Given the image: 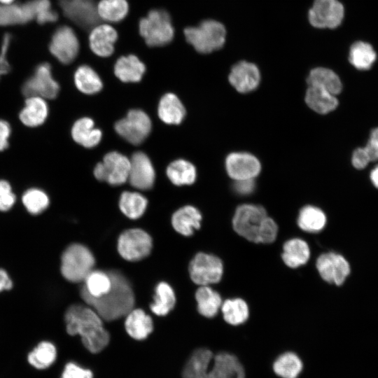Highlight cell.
I'll return each instance as SVG.
<instances>
[{
  "label": "cell",
  "instance_id": "obj_1",
  "mask_svg": "<svg viewBox=\"0 0 378 378\" xmlns=\"http://www.w3.org/2000/svg\"><path fill=\"white\" fill-rule=\"evenodd\" d=\"M111 279L110 290L99 298L90 296L82 287L81 298L106 321H112L125 316L134 305V294L126 276L119 270L107 272Z\"/></svg>",
  "mask_w": 378,
  "mask_h": 378
},
{
  "label": "cell",
  "instance_id": "obj_2",
  "mask_svg": "<svg viewBox=\"0 0 378 378\" xmlns=\"http://www.w3.org/2000/svg\"><path fill=\"white\" fill-rule=\"evenodd\" d=\"M64 321L68 334L80 335L90 352L99 353L108 345L109 333L104 327L103 319L91 307L78 304L70 306Z\"/></svg>",
  "mask_w": 378,
  "mask_h": 378
},
{
  "label": "cell",
  "instance_id": "obj_3",
  "mask_svg": "<svg viewBox=\"0 0 378 378\" xmlns=\"http://www.w3.org/2000/svg\"><path fill=\"white\" fill-rule=\"evenodd\" d=\"M242 365L232 354L220 352L214 356L206 348L196 349L187 360L183 378H236Z\"/></svg>",
  "mask_w": 378,
  "mask_h": 378
},
{
  "label": "cell",
  "instance_id": "obj_4",
  "mask_svg": "<svg viewBox=\"0 0 378 378\" xmlns=\"http://www.w3.org/2000/svg\"><path fill=\"white\" fill-rule=\"evenodd\" d=\"M232 226L238 234L254 243H272L278 232L276 223L267 216L265 209L251 204H241L237 208Z\"/></svg>",
  "mask_w": 378,
  "mask_h": 378
},
{
  "label": "cell",
  "instance_id": "obj_5",
  "mask_svg": "<svg viewBox=\"0 0 378 378\" xmlns=\"http://www.w3.org/2000/svg\"><path fill=\"white\" fill-rule=\"evenodd\" d=\"M57 12L50 0H29L24 3L0 4V27L23 24L31 21L40 24L55 22Z\"/></svg>",
  "mask_w": 378,
  "mask_h": 378
},
{
  "label": "cell",
  "instance_id": "obj_6",
  "mask_svg": "<svg viewBox=\"0 0 378 378\" xmlns=\"http://www.w3.org/2000/svg\"><path fill=\"white\" fill-rule=\"evenodd\" d=\"M183 33L187 43L202 55L219 51L226 43L225 26L213 18L203 19L197 25L185 28Z\"/></svg>",
  "mask_w": 378,
  "mask_h": 378
},
{
  "label": "cell",
  "instance_id": "obj_7",
  "mask_svg": "<svg viewBox=\"0 0 378 378\" xmlns=\"http://www.w3.org/2000/svg\"><path fill=\"white\" fill-rule=\"evenodd\" d=\"M95 260L90 250L80 244H72L63 252L61 258V272L69 281H83L93 270Z\"/></svg>",
  "mask_w": 378,
  "mask_h": 378
},
{
  "label": "cell",
  "instance_id": "obj_8",
  "mask_svg": "<svg viewBox=\"0 0 378 378\" xmlns=\"http://www.w3.org/2000/svg\"><path fill=\"white\" fill-rule=\"evenodd\" d=\"M139 33L150 47L168 44L174 37V30L169 13L164 10H152L139 22Z\"/></svg>",
  "mask_w": 378,
  "mask_h": 378
},
{
  "label": "cell",
  "instance_id": "obj_9",
  "mask_svg": "<svg viewBox=\"0 0 378 378\" xmlns=\"http://www.w3.org/2000/svg\"><path fill=\"white\" fill-rule=\"evenodd\" d=\"M344 15V6L339 0H313L307 16L313 28L333 30L342 24Z\"/></svg>",
  "mask_w": 378,
  "mask_h": 378
},
{
  "label": "cell",
  "instance_id": "obj_10",
  "mask_svg": "<svg viewBox=\"0 0 378 378\" xmlns=\"http://www.w3.org/2000/svg\"><path fill=\"white\" fill-rule=\"evenodd\" d=\"M150 236L138 228L129 229L120 234L118 240V251L128 261H139L147 257L151 251Z\"/></svg>",
  "mask_w": 378,
  "mask_h": 378
},
{
  "label": "cell",
  "instance_id": "obj_11",
  "mask_svg": "<svg viewBox=\"0 0 378 378\" xmlns=\"http://www.w3.org/2000/svg\"><path fill=\"white\" fill-rule=\"evenodd\" d=\"M191 280L200 286H209L219 282L223 273L221 260L211 254L198 253L189 264Z\"/></svg>",
  "mask_w": 378,
  "mask_h": 378
},
{
  "label": "cell",
  "instance_id": "obj_12",
  "mask_svg": "<svg viewBox=\"0 0 378 378\" xmlns=\"http://www.w3.org/2000/svg\"><path fill=\"white\" fill-rule=\"evenodd\" d=\"M130 161L122 154L113 151L108 153L94 169L95 178L112 186H118L128 180Z\"/></svg>",
  "mask_w": 378,
  "mask_h": 378
},
{
  "label": "cell",
  "instance_id": "obj_13",
  "mask_svg": "<svg viewBox=\"0 0 378 378\" xmlns=\"http://www.w3.org/2000/svg\"><path fill=\"white\" fill-rule=\"evenodd\" d=\"M151 121L148 115L141 110H130L127 115L115 125L117 133L134 145L142 143L151 131Z\"/></svg>",
  "mask_w": 378,
  "mask_h": 378
},
{
  "label": "cell",
  "instance_id": "obj_14",
  "mask_svg": "<svg viewBox=\"0 0 378 378\" xmlns=\"http://www.w3.org/2000/svg\"><path fill=\"white\" fill-rule=\"evenodd\" d=\"M24 96H37L45 99L55 98L59 91V86L54 79L51 66L48 63L39 64L34 74L24 83L22 88Z\"/></svg>",
  "mask_w": 378,
  "mask_h": 378
},
{
  "label": "cell",
  "instance_id": "obj_15",
  "mask_svg": "<svg viewBox=\"0 0 378 378\" xmlns=\"http://www.w3.org/2000/svg\"><path fill=\"white\" fill-rule=\"evenodd\" d=\"M63 14L84 29L94 28L100 18L94 0H59Z\"/></svg>",
  "mask_w": 378,
  "mask_h": 378
},
{
  "label": "cell",
  "instance_id": "obj_16",
  "mask_svg": "<svg viewBox=\"0 0 378 378\" xmlns=\"http://www.w3.org/2000/svg\"><path fill=\"white\" fill-rule=\"evenodd\" d=\"M227 80L239 92L248 93L258 87L261 80V71L256 63L240 59L231 66Z\"/></svg>",
  "mask_w": 378,
  "mask_h": 378
},
{
  "label": "cell",
  "instance_id": "obj_17",
  "mask_svg": "<svg viewBox=\"0 0 378 378\" xmlns=\"http://www.w3.org/2000/svg\"><path fill=\"white\" fill-rule=\"evenodd\" d=\"M49 50L61 63L72 62L79 50V42L74 31L68 26L57 29L51 37Z\"/></svg>",
  "mask_w": 378,
  "mask_h": 378
},
{
  "label": "cell",
  "instance_id": "obj_18",
  "mask_svg": "<svg viewBox=\"0 0 378 378\" xmlns=\"http://www.w3.org/2000/svg\"><path fill=\"white\" fill-rule=\"evenodd\" d=\"M316 265L324 281L337 286L344 283L350 272L347 260L342 255L333 252L321 254L317 258Z\"/></svg>",
  "mask_w": 378,
  "mask_h": 378
},
{
  "label": "cell",
  "instance_id": "obj_19",
  "mask_svg": "<svg viewBox=\"0 0 378 378\" xmlns=\"http://www.w3.org/2000/svg\"><path fill=\"white\" fill-rule=\"evenodd\" d=\"M225 169L234 181L254 179L260 172L261 164L258 159L251 153L234 152L227 156Z\"/></svg>",
  "mask_w": 378,
  "mask_h": 378
},
{
  "label": "cell",
  "instance_id": "obj_20",
  "mask_svg": "<svg viewBox=\"0 0 378 378\" xmlns=\"http://www.w3.org/2000/svg\"><path fill=\"white\" fill-rule=\"evenodd\" d=\"M128 181L139 190L150 189L155 181V173L149 158L143 152L134 153L130 159Z\"/></svg>",
  "mask_w": 378,
  "mask_h": 378
},
{
  "label": "cell",
  "instance_id": "obj_21",
  "mask_svg": "<svg viewBox=\"0 0 378 378\" xmlns=\"http://www.w3.org/2000/svg\"><path fill=\"white\" fill-rule=\"evenodd\" d=\"M118 38L115 29L103 24L94 27L89 36V44L92 51L100 57H108L114 51V43Z\"/></svg>",
  "mask_w": 378,
  "mask_h": 378
},
{
  "label": "cell",
  "instance_id": "obj_22",
  "mask_svg": "<svg viewBox=\"0 0 378 378\" xmlns=\"http://www.w3.org/2000/svg\"><path fill=\"white\" fill-rule=\"evenodd\" d=\"M48 115V106L44 98L27 97L19 113L21 122L27 127H36L45 122Z\"/></svg>",
  "mask_w": 378,
  "mask_h": 378
},
{
  "label": "cell",
  "instance_id": "obj_23",
  "mask_svg": "<svg viewBox=\"0 0 378 378\" xmlns=\"http://www.w3.org/2000/svg\"><path fill=\"white\" fill-rule=\"evenodd\" d=\"M306 81L308 86L322 88L335 96L342 90V83L340 76L328 67L312 68L309 71Z\"/></svg>",
  "mask_w": 378,
  "mask_h": 378
},
{
  "label": "cell",
  "instance_id": "obj_24",
  "mask_svg": "<svg viewBox=\"0 0 378 378\" xmlns=\"http://www.w3.org/2000/svg\"><path fill=\"white\" fill-rule=\"evenodd\" d=\"M125 328L127 334L136 340L146 339L153 330L150 316L141 309H132L126 316Z\"/></svg>",
  "mask_w": 378,
  "mask_h": 378
},
{
  "label": "cell",
  "instance_id": "obj_25",
  "mask_svg": "<svg viewBox=\"0 0 378 378\" xmlns=\"http://www.w3.org/2000/svg\"><path fill=\"white\" fill-rule=\"evenodd\" d=\"M202 215L199 210L192 206H185L178 209L172 217L174 229L184 236H190L194 230L200 227Z\"/></svg>",
  "mask_w": 378,
  "mask_h": 378
},
{
  "label": "cell",
  "instance_id": "obj_26",
  "mask_svg": "<svg viewBox=\"0 0 378 378\" xmlns=\"http://www.w3.org/2000/svg\"><path fill=\"white\" fill-rule=\"evenodd\" d=\"M305 102L311 109L320 114H326L334 111L339 104L337 96L314 86H308Z\"/></svg>",
  "mask_w": 378,
  "mask_h": 378
},
{
  "label": "cell",
  "instance_id": "obj_27",
  "mask_svg": "<svg viewBox=\"0 0 378 378\" xmlns=\"http://www.w3.org/2000/svg\"><path fill=\"white\" fill-rule=\"evenodd\" d=\"M71 136L78 144L85 148H92L100 142L102 132L94 127V121L91 118H82L74 124Z\"/></svg>",
  "mask_w": 378,
  "mask_h": 378
},
{
  "label": "cell",
  "instance_id": "obj_28",
  "mask_svg": "<svg viewBox=\"0 0 378 378\" xmlns=\"http://www.w3.org/2000/svg\"><path fill=\"white\" fill-rule=\"evenodd\" d=\"M145 71L144 64L134 55L120 57L114 66L115 75L122 82H139Z\"/></svg>",
  "mask_w": 378,
  "mask_h": 378
},
{
  "label": "cell",
  "instance_id": "obj_29",
  "mask_svg": "<svg viewBox=\"0 0 378 378\" xmlns=\"http://www.w3.org/2000/svg\"><path fill=\"white\" fill-rule=\"evenodd\" d=\"M309 256V247L307 243L301 239H291L284 244L282 260L290 268H296L306 264Z\"/></svg>",
  "mask_w": 378,
  "mask_h": 378
},
{
  "label": "cell",
  "instance_id": "obj_30",
  "mask_svg": "<svg viewBox=\"0 0 378 378\" xmlns=\"http://www.w3.org/2000/svg\"><path fill=\"white\" fill-rule=\"evenodd\" d=\"M186 115V109L179 99L172 93L164 94L158 105V115L165 123L180 124Z\"/></svg>",
  "mask_w": 378,
  "mask_h": 378
},
{
  "label": "cell",
  "instance_id": "obj_31",
  "mask_svg": "<svg viewBox=\"0 0 378 378\" xmlns=\"http://www.w3.org/2000/svg\"><path fill=\"white\" fill-rule=\"evenodd\" d=\"M199 313L206 317L215 316L222 305L220 295L209 286H201L195 293Z\"/></svg>",
  "mask_w": 378,
  "mask_h": 378
},
{
  "label": "cell",
  "instance_id": "obj_32",
  "mask_svg": "<svg viewBox=\"0 0 378 378\" xmlns=\"http://www.w3.org/2000/svg\"><path fill=\"white\" fill-rule=\"evenodd\" d=\"M302 369L301 358L291 351L280 354L272 364L274 372L281 378H298Z\"/></svg>",
  "mask_w": 378,
  "mask_h": 378
},
{
  "label": "cell",
  "instance_id": "obj_33",
  "mask_svg": "<svg viewBox=\"0 0 378 378\" xmlns=\"http://www.w3.org/2000/svg\"><path fill=\"white\" fill-rule=\"evenodd\" d=\"M377 59V54L372 46L364 41L354 43L349 52L350 64L358 70L370 69Z\"/></svg>",
  "mask_w": 378,
  "mask_h": 378
},
{
  "label": "cell",
  "instance_id": "obj_34",
  "mask_svg": "<svg viewBox=\"0 0 378 378\" xmlns=\"http://www.w3.org/2000/svg\"><path fill=\"white\" fill-rule=\"evenodd\" d=\"M169 179L176 186L192 184L196 179L197 172L195 166L185 160H177L167 168Z\"/></svg>",
  "mask_w": 378,
  "mask_h": 378
},
{
  "label": "cell",
  "instance_id": "obj_35",
  "mask_svg": "<svg viewBox=\"0 0 378 378\" xmlns=\"http://www.w3.org/2000/svg\"><path fill=\"white\" fill-rule=\"evenodd\" d=\"M326 216L318 207L307 205L301 209L298 217V225L307 232H317L325 227Z\"/></svg>",
  "mask_w": 378,
  "mask_h": 378
},
{
  "label": "cell",
  "instance_id": "obj_36",
  "mask_svg": "<svg viewBox=\"0 0 378 378\" xmlns=\"http://www.w3.org/2000/svg\"><path fill=\"white\" fill-rule=\"evenodd\" d=\"M176 297L172 288L166 282L159 283L155 289L150 310L158 316H165L174 308Z\"/></svg>",
  "mask_w": 378,
  "mask_h": 378
},
{
  "label": "cell",
  "instance_id": "obj_37",
  "mask_svg": "<svg viewBox=\"0 0 378 378\" xmlns=\"http://www.w3.org/2000/svg\"><path fill=\"white\" fill-rule=\"evenodd\" d=\"M148 201L145 197L136 192H123L120 197V211L129 218L137 219L145 212Z\"/></svg>",
  "mask_w": 378,
  "mask_h": 378
},
{
  "label": "cell",
  "instance_id": "obj_38",
  "mask_svg": "<svg viewBox=\"0 0 378 378\" xmlns=\"http://www.w3.org/2000/svg\"><path fill=\"white\" fill-rule=\"evenodd\" d=\"M74 82L78 90L92 94L102 88V82L98 74L89 66H79L74 74Z\"/></svg>",
  "mask_w": 378,
  "mask_h": 378
},
{
  "label": "cell",
  "instance_id": "obj_39",
  "mask_svg": "<svg viewBox=\"0 0 378 378\" xmlns=\"http://www.w3.org/2000/svg\"><path fill=\"white\" fill-rule=\"evenodd\" d=\"M56 358L55 346L50 342L43 341L29 352L27 360L34 368L44 370L49 368L55 361Z\"/></svg>",
  "mask_w": 378,
  "mask_h": 378
},
{
  "label": "cell",
  "instance_id": "obj_40",
  "mask_svg": "<svg viewBox=\"0 0 378 378\" xmlns=\"http://www.w3.org/2000/svg\"><path fill=\"white\" fill-rule=\"evenodd\" d=\"M224 320L229 324L237 326L244 323L248 317V307L241 298L228 299L221 305Z\"/></svg>",
  "mask_w": 378,
  "mask_h": 378
},
{
  "label": "cell",
  "instance_id": "obj_41",
  "mask_svg": "<svg viewBox=\"0 0 378 378\" xmlns=\"http://www.w3.org/2000/svg\"><path fill=\"white\" fill-rule=\"evenodd\" d=\"M82 286L90 296L99 298L107 293L112 286L111 279L108 272L92 270L83 281Z\"/></svg>",
  "mask_w": 378,
  "mask_h": 378
},
{
  "label": "cell",
  "instance_id": "obj_42",
  "mask_svg": "<svg viewBox=\"0 0 378 378\" xmlns=\"http://www.w3.org/2000/svg\"><path fill=\"white\" fill-rule=\"evenodd\" d=\"M97 7L100 19L110 22L122 20L129 10L126 0H100Z\"/></svg>",
  "mask_w": 378,
  "mask_h": 378
},
{
  "label": "cell",
  "instance_id": "obj_43",
  "mask_svg": "<svg viewBox=\"0 0 378 378\" xmlns=\"http://www.w3.org/2000/svg\"><path fill=\"white\" fill-rule=\"evenodd\" d=\"M22 200L25 209L31 214H41L50 203L48 195L43 190L36 188L27 190Z\"/></svg>",
  "mask_w": 378,
  "mask_h": 378
},
{
  "label": "cell",
  "instance_id": "obj_44",
  "mask_svg": "<svg viewBox=\"0 0 378 378\" xmlns=\"http://www.w3.org/2000/svg\"><path fill=\"white\" fill-rule=\"evenodd\" d=\"M15 200L16 197L10 184L5 180H0V211H6L10 209Z\"/></svg>",
  "mask_w": 378,
  "mask_h": 378
},
{
  "label": "cell",
  "instance_id": "obj_45",
  "mask_svg": "<svg viewBox=\"0 0 378 378\" xmlns=\"http://www.w3.org/2000/svg\"><path fill=\"white\" fill-rule=\"evenodd\" d=\"M61 378H93V374L90 370L69 362L65 365Z\"/></svg>",
  "mask_w": 378,
  "mask_h": 378
},
{
  "label": "cell",
  "instance_id": "obj_46",
  "mask_svg": "<svg viewBox=\"0 0 378 378\" xmlns=\"http://www.w3.org/2000/svg\"><path fill=\"white\" fill-rule=\"evenodd\" d=\"M372 162L365 146L356 148L351 155V164L356 169H363Z\"/></svg>",
  "mask_w": 378,
  "mask_h": 378
},
{
  "label": "cell",
  "instance_id": "obj_47",
  "mask_svg": "<svg viewBox=\"0 0 378 378\" xmlns=\"http://www.w3.org/2000/svg\"><path fill=\"white\" fill-rule=\"evenodd\" d=\"M10 41V36L9 34H5L1 46L0 52V73L1 74H7L10 69V64L7 59L8 47Z\"/></svg>",
  "mask_w": 378,
  "mask_h": 378
},
{
  "label": "cell",
  "instance_id": "obj_48",
  "mask_svg": "<svg viewBox=\"0 0 378 378\" xmlns=\"http://www.w3.org/2000/svg\"><path fill=\"white\" fill-rule=\"evenodd\" d=\"M232 187L237 194L247 195L253 192L255 183L254 179L235 180Z\"/></svg>",
  "mask_w": 378,
  "mask_h": 378
},
{
  "label": "cell",
  "instance_id": "obj_49",
  "mask_svg": "<svg viewBox=\"0 0 378 378\" xmlns=\"http://www.w3.org/2000/svg\"><path fill=\"white\" fill-rule=\"evenodd\" d=\"M372 161L378 160V127L372 129L365 145Z\"/></svg>",
  "mask_w": 378,
  "mask_h": 378
},
{
  "label": "cell",
  "instance_id": "obj_50",
  "mask_svg": "<svg viewBox=\"0 0 378 378\" xmlns=\"http://www.w3.org/2000/svg\"><path fill=\"white\" fill-rule=\"evenodd\" d=\"M11 134V128L8 122L0 120V151L8 146V139Z\"/></svg>",
  "mask_w": 378,
  "mask_h": 378
},
{
  "label": "cell",
  "instance_id": "obj_51",
  "mask_svg": "<svg viewBox=\"0 0 378 378\" xmlns=\"http://www.w3.org/2000/svg\"><path fill=\"white\" fill-rule=\"evenodd\" d=\"M12 281L4 270L0 269V292L12 288Z\"/></svg>",
  "mask_w": 378,
  "mask_h": 378
},
{
  "label": "cell",
  "instance_id": "obj_52",
  "mask_svg": "<svg viewBox=\"0 0 378 378\" xmlns=\"http://www.w3.org/2000/svg\"><path fill=\"white\" fill-rule=\"evenodd\" d=\"M370 180L372 184L378 189V163L371 169Z\"/></svg>",
  "mask_w": 378,
  "mask_h": 378
},
{
  "label": "cell",
  "instance_id": "obj_53",
  "mask_svg": "<svg viewBox=\"0 0 378 378\" xmlns=\"http://www.w3.org/2000/svg\"><path fill=\"white\" fill-rule=\"evenodd\" d=\"M245 377H246L245 370H244V368L243 365H241V368H239V370L237 372L236 378H245Z\"/></svg>",
  "mask_w": 378,
  "mask_h": 378
},
{
  "label": "cell",
  "instance_id": "obj_54",
  "mask_svg": "<svg viewBox=\"0 0 378 378\" xmlns=\"http://www.w3.org/2000/svg\"><path fill=\"white\" fill-rule=\"evenodd\" d=\"M16 0H0V4L7 5L15 3Z\"/></svg>",
  "mask_w": 378,
  "mask_h": 378
},
{
  "label": "cell",
  "instance_id": "obj_55",
  "mask_svg": "<svg viewBox=\"0 0 378 378\" xmlns=\"http://www.w3.org/2000/svg\"><path fill=\"white\" fill-rule=\"evenodd\" d=\"M0 75H1V73H0Z\"/></svg>",
  "mask_w": 378,
  "mask_h": 378
}]
</instances>
